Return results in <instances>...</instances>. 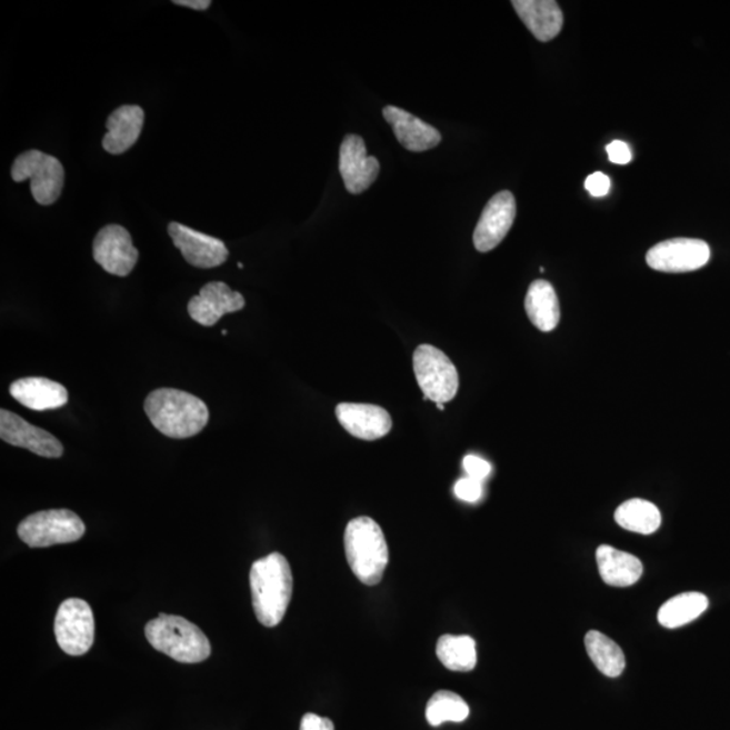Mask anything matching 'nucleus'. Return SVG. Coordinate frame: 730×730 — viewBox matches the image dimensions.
<instances>
[{"label": "nucleus", "instance_id": "15", "mask_svg": "<svg viewBox=\"0 0 730 730\" xmlns=\"http://www.w3.org/2000/svg\"><path fill=\"white\" fill-rule=\"evenodd\" d=\"M246 308V298L227 283L204 284L197 297L190 299L187 310L193 321L202 327H214L223 316L237 313Z\"/></svg>", "mask_w": 730, "mask_h": 730}, {"label": "nucleus", "instance_id": "24", "mask_svg": "<svg viewBox=\"0 0 730 730\" xmlns=\"http://www.w3.org/2000/svg\"><path fill=\"white\" fill-rule=\"evenodd\" d=\"M436 653L451 671L468 672L477 667V642L470 636H441L437 641Z\"/></svg>", "mask_w": 730, "mask_h": 730}, {"label": "nucleus", "instance_id": "21", "mask_svg": "<svg viewBox=\"0 0 730 730\" xmlns=\"http://www.w3.org/2000/svg\"><path fill=\"white\" fill-rule=\"evenodd\" d=\"M597 563L603 582L614 588H628L638 583L642 576V564L638 558L610 546L597 549Z\"/></svg>", "mask_w": 730, "mask_h": 730}, {"label": "nucleus", "instance_id": "5", "mask_svg": "<svg viewBox=\"0 0 730 730\" xmlns=\"http://www.w3.org/2000/svg\"><path fill=\"white\" fill-rule=\"evenodd\" d=\"M12 180L17 183L30 180L31 196L42 206L53 204L61 196L66 172L54 156L37 151L23 152L12 162Z\"/></svg>", "mask_w": 730, "mask_h": 730}, {"label": "nucleus", "instance_id": "32", "mask_svg": "<svg viewBox=\"0 0 730 730\" xmlns=\"http://www.w3.org/2000/svg\"><path fill=\"white\" fill-rule=\"evenodd\" d=\"M301 730H334V723L314 713L303 716Z\"/></svg>", "mask_w": 730, "mask_h": 730}, {"label": "nucleus", "instance_id": "9", "mask_svg": "<svg viewBox=\"0 0 730 730\" xmlns=\"http://www.w3.org/2000/svg\"><path fill=\"white\" fill-rule=\"evenodd\" d=\"M710 260L707 242L696 239H673L657 243L647 253V263L654 271L682 273L700 270Z\"/></svg>", "mask_w": 730, "mask_h": 730}, {"label": "nucleus", "instance_id": "31", "mask_svg": "<svg viewBox=\"0 0 730 730\" xmlns=\"http://www.w3.org/2000/svg\"><path fill=\"white\" fill-rule=\"evenodd\" d=\"M609 154V160L614 162V164L626 166L630 160H632V152H630L629 147L626 142L613 141L607 147Z\"/></svg>", "mask_w": 730, "mask_h": 730}, {"label": "nucleus", "instance_id": "19", "mask_svg": "<svg viewBox=\"0 0 730 730\" xmlns=\"http://www.w3.org/2000/svg\"><path fill=\"white\" fill-rule=\"evenodd\" d=\"M10 394L24 408L36 411L60 409L70 398L64 386L40 377L16 380L10 386Z\"/></svg>", "mask_w": 730, "mask_h": 730}, {"label": "nucleus", "instance_id": "16", "mask_svg": "<svg viewBox=\"0 0 730 730\" xmlns=\"http://www.w3.org/2000/svg\"><path fill=\"white\" fill-rule=\"evenodd\" d=\"M336 417L349 434L366 441L382 439L392 428L389 411L377 404L340 403Z\"/></svg>", "mask_w": 730, "mask_h": 730}, {"label": "nucleus", "instance_id": "6", "mask_svg": "<svg viewBox=\"0 0 730 730\" xmlns=\"http://www.w3.org/2000/svg\"><path fill=\"white\" fill-rule=\"evenodd\" d=\"M84 522L68 509L43 510L24 518L18 536L30 548L68 544L83 538Z\"/></svg>", "mask_w": 730, "mask_h": 730}, {"label": "nucleus", "instance_id": "23", "mask_svg": "<svg viewBox=\"0 0 730 730\" xmlns=\"http://www.w3.org/2000/svg\"><path fill=\"white\" fill-rule=\"evenodd\" d=\"M709 599L701 592H683L660 608L658 620L664 628L676 629L698 619L707 611Z\"/></svg>", "mask_w": 730, "mask_h": 730}, {"label": "nucleus", "instance_id": "28", "mask_svg": "<svg viewBox=\"0 0 730 730\" xmlns=\"http://www.w3.org/2000/svg\"><path fill=\"white\" fill-rule=\"evenodd\" d=\"M454 494L464 502H478L483 494L482 482L472 478H463L454 484Z\"/></svg>", "mask_w": 730, "mask_h": 730}, {"label": "nucleus", "instance_id": "35", "mask_svg": "<svg viewBox=\"0 0 730 730\" xmlns=\"http://www.w3.org/2000/svg\"><path fill=\"white\" fill-rule=\"evenodd\" d=\"M239 268H240V270H242L243 266L241 263H239Z\"/></svg>", "mask_w": 730, "mask_h": 730}, {"label": "nucleus", "instance_id": "11", "mask_svg": "<svg viewBox=\"0 0 730 730\" xmlns=\"http://www.w3.org/2000/svg\"><path fill=\"white\" fill-rule=\"evenodd\" d=\"M168 234L171 236L173 246L182 252L187 263L192 267L209 268L220 267L229 258V251L224 242L213 236L197 232L186 224L171 222L168 224Z\"/></svg>", "mask_w": 730, "mask_h": 730}, {"label": "nucleus", "instance_id": "12", "mask_svg": "<svg viewBox=\"0 0 730 730\" xmlns=\"http://www.w3.org/2000/svg\"><path fill=\"white\" fill-rule=\"evenodd\" d=\"M0 439L42 458L59 459L64 453V447L53 434L6 409L0 410Z\"/></svg>", "mask_w": 730, "mask_h": 730}, {"label": "nucleus", "instance_id": "2", "mask_svg": "<svg viewBox=\"0 0 730 730\" xmlns=\"http://www.w3.org/2000/svg\"><path fill=\"white\" fill-rule=\"evenodd\" d=\"M249 580L259 622L267 628L278 627L289 609L294 586L289 561L277 552L256 560Z\"/></svg>", "mask_w": 730, "mask_h": 730}, {"label": "nucleus", "instance_id": "1", "mask_svg": "<svg viewBox=\"0 0 730 730\" xmlns=\"http://www.w3.org/2000/svg\"><path fill=\"white\" fill-rule=\"evenodd\" d=\"M143 410L160 433L178 440L201 433L210 418L208 406L201 398L177 389L152 391Z\"/></svg>", "mask_w": 730, "mask_h": 730}, {"label": "nucleus", "instance_id": "26", "mask_svg": "<svg viewBox=\"0 0 730 730\" xmlns=\"http://www.w3.org/2000/svg\"><path fill=\"white\" fill-rule=\"evenodd\" d=\"M617 523L629 532L652 534L661 526L660 510L644 499H630L617 509Z\"/></svg>", "mask_w": 730, "mask_h": 730}, {"label": "nucleus", "instance_id": "8", "mask_svg": "<svg viewBox=\"0 0 730 730\" xmlns=\"http://www.w3.org/2000/svg\"><path fill=\"white\" fill-rule=\"evenodd\" d=\"M54 634L67 654L81 657L89 652L96 639V621L90 604L79 598L62 602L56 614Z\"/></svg>", "mask_w": 730, "mask_h": 730}, {"label": "nucleus", "instance_id": "29", "mask_svg": "<svg viewBox=\"0 0 730 730\" xmlns=\"http://www.w3.org/2000/svg\"><path fill=\"white\" fill-rule=\"evenodd\" d=\"M463 467L468 478L479 480V482H483V480L489 477L491 472V466L489 461L476 457V454H468V457H466L463 460Z\"/></svg>", "mask_w": 730, "mask_h": 730}, {"label": "nucleus", "instance_id": "14", "mask_svg": "<svg viewBox=\"0 0 730 730\" xmlns=\"http://www.w3.org/2000/svg\"><path fill=\"white\" fill-rule=\"evenodd\" d=\"M380 164L377 158L367 153L361 137L349 134L340 147V173L348 192L358 196L376 183Z\"/></svg>", "mask_w": 730, "mask_h": 730}, {"label": "nucleus", "instance_id": "27", "mask_svg": "<svg viewBox=\"0 0 730 730\" xmlns=\"http://www.w3.org/2000/svg\"><path fill=\"white\" fill-rule=\"evenodd\" d=\"M468 716L470 708L467 702L452 691H437L428 702L427 720L432 727H440L448 721L463 722Z\"/></svg>", "mask_w": 730, "mask_h": 730}, {"label": "nucleus", "instance_id": "30", "mask_svg": "<svg viewBox=\"0 0 730 730\" xmlns=\"http://www.w3.org/2000/svg\"><path fill=\"white\" fill-rule=\"evenodd\" d=\"M584 186L586 190H588L592 197L602 198L608 196L610 190V179L602 172H596L586 179Z\"/></svg>", "mask_w": 730, "mask_h": 730}, {"label": "nucleus", "instance_id": "34", "mask_svg": "<svg viewBox=\"0 0 730 730\" xmlns=\"http://www.w3.org/2000/svg\"><path fill=\"white\" fill-rule=\"evenodd\" d=\"M437 408H439V410H441V411L446 410L444 403H437Z\"/></svg>", "mask_w": 730, "mask_h": 730}, {"label": "nucleus", "instance_id": "7", "mask_svg": "<svg viewBox=\"0 0 730 730\" xmlns=\"http://www.w3.org/2000/svg\"><path fill=\"white\" fill-rule=\"evenodd\" d=\"M414 373L426 401L451 402L458 394L459 373L448 356L433 346L423 344L413 356Z\"/></svg>", "mask_w": 730, "mask_h": 730}, {"label": "nucleus", "instance_id": "17", "mask_svg": "<svg viewBox=\"0 0 730 730\" xmlns=\"http://www.w3.org/2000/svg\"><path fill=\"white\" fill-rule=\"evenodd\" d=\"M383 117L394 130L399 143L410 152L429 151L442 140L441 133L432 124L423 122L397 106H387L383 109Z\"/></svg>", "mask_w": 730, "mask_h": 730}, {"label": "nucleus", "instance_id": "3", "mask_svg": "<svg viewBox=\"0 0 730 730\" xmlns=\"http://www.w3.org/2000/svg\"><path fill=\"white\" fill-rule=\"evenodd\" d=\"M344 546L356 578L367 586L379 584L389 564V547L379 523L370 517L354 518L346 529Z\"/></svg>", "mask_w": 730, "mask_h": 730}, {"label": "nucleus", "instance_id": "18", "mask_svg": "<svg viewBox=\"0 0 730 730\" xmlns=\"http://www.w3.org/2000/svg\"><path fill=\"white\" fill-rule=\"evenodd\" d=\"M146 120V112L136 104H124L112 111L106 122L108 134L103 137L102 146L106 152L122 154L129 151L140 139Z\"/></svg>", "mask_w": 730, "mask_h": 730}, {"label": "nucleus", "instance_id": "13", "mask_svg": "<svg viewBox=\"0 0 730 730\" xmlns=\"http://www.w3.org/2000/svg\"><path fill=\"white\" fill-rule=\"evenodd\" d=\"M517 204L510 191L498 192L487 203L473 233V243L479 252L486 253L497 248L513 227Z\"/></svg>", "mask_w": 730, "mask_h": 730}, {"label": "nucleus", "instance_id": "22", "mask_svg": "<svg viewBox=\"0 0 730 730\" xmlns=\"http://www.w3.org/2000/svg\"><path fill=\"white\" fill-rule=\"evenodd\" d=\"M526 310L536 328L541 332H552L560 321L559 298L552 284L541 279L530 284Z\"/></svg>", "mask_w": 730, "mask_h": 730}, {"label": "nucleus", "instance_id": "20", "mask_svg": "<svg viewBox=\"0 0 730 730\" xmlns=\"http://www.w3.org/2000/svg\"><path fill=\"white\" fill-rule=\"evenodd\" d=\"M511 4L530 33L541 42L553 40L563 28V12L553 0H513Z\"/></svg>", "mask_w": 730, "mask_h": 730}, {"label": "nucleus", "instance_id": "25", "mask_svg": "<svg viewBox=\"0 0 730 730\" xmlns=\"http://www.w3.org/2000/svg\"><path fill=\"white\" fill-rule=\"evenodd\" d=\"M589 657L597 669L609 678L620 677L626 670V654L619 644L597 630H590L584 639Z\"/></svg>", "mask_w": 730, "mask_h": 730}, {"label": "nucleus", "instance_id": "33", "mask_svg": "<svg viewBox=\"0 0 730 730\" xmlns=\"http://www.w3.org/2000/svg\"><path fill=\"white\" fill-rule=\"evenodd\" d=\"M174 4L182 6L193 10H208L211 6L210 0H174Z\"/></svg>", "mask_w": 730, "mask_h": 730}, {"label": "nucleus", "instance_id": "10", "mask_svg": "<svg viewBox=\"0 0 730 730\" xmlns=\"http://www.w3.org/2000/svg\"><path fill=\"white\" fill-rule=\"evenodd\" d=\"M92 254L106 272L121 278L128 277L139 261V251L133 246L132 236L116 223L99 230L92 243Z\"/></svg>", "mask_w": 730, "mask_h": 730}, {"label": "nucleus", "instance_id": "4", "mask_svg": "<svg viewBox=\"0 0 730 730\" xmlns=\"http://www.w3.org/2000/svg\"><path fill=\"white\" fill-rule=\"evenodd\" d=\"M146 636L156 651L179 663H201L211 654L208 636L180 616L160 614L147 623Z\"/></svg>", "mask_w": 730, "mask_h": 730}]
</instances>
